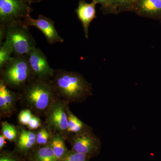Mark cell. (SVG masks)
Returning a JSON list of instances; mask_svg holds the SVG:
<instances>
[{"label": "cell", "mask_w": 161, "mask_h": 161, "mask_svg": "<svg viewBox=\"0 0 161 161\" xmlns=\"http://www.w3.org/2000/svg\"><path fill=\"white\" fill-rule=\"evenodd\" d=\"M59 98L68 103H80L92 95V85L78 72L55 69L51 79Z\"/></svg>", "instance_id": "cell-1"}, {"label": "cell", "mask_w": 161, "mask_h": 161, "mask_svg": "<svg viewBox=\"0 0 161 161\" xmlns=\"http://www.w3.org/2000/svg\"><path fill=\"white\" fill-rule=\"evenodd\" d=\"M20 92L22 104L38 116H45L59 98L51 79L34 78Z\"/></svg>", "instance_id": "cell-2"}, {"label": "cell", "mask_w": 161, "mask_h": 161, "mask_svg": "<svg viewBox=\"0 0 161 161\" xmlns=\"http://www.w3.org/2000/svg\"><path fill=\"white\" fill-rule=\"evenodd\" d=\"M35 78L28 54L13 56L0 70V80L9 88L16 92H21Z\"/></svg>", "instance_id": "cell-3"}, {"label": "cell", "mask_w": 161, "mask_h": 161, "mask_svg": "<svg viewBox=\"0 0 161 161\" xmlns=\"http://www.w3.org/2000/svg\"><path fill=\"white\" fill-rule=\"evenodd\" d=\"M5 26L6 35L4 41L11 47L14 56L28 54L36 47V40L30 32L28 26L24 25L21 20L14 21Z\"/></svg>", "instance_id": "cell-4"}, {"label": "cell", "mask_w": 161, "mask_h": 161, "mask_svg": "<svg viewBox=\"0 0 161 161\" xmlns=\"http://www.w3.org/2000/svg\"><path fill=\"white\" fill-rule=\"evenodd\" d=\"M69 104L63 99L58 98L53 103L45 115V126L52 134L59 133L65 138L69 135L68 108Z\"/></svg>", "instance_id": "cell-5"}, {"label": "cell", "mask_w": 161, "mask_h": 161, "mask_svg": "<svg viewBox=\"0 0 161 161\" xmlns=\"http://www.w3.org/2000/svg\"><path fill=\"white\" fill-rule=\"evenodd\" d=\"M71 150L84 154L91 159L100 154L102 142L93 130L81 134L69 133L66 137Z\"/></svg>", "instance_id": "cell-6"}, {"label": "cell", "mask_w": 161, "mask_h": 161, "mask_svg": "<svg viewBox=\"0 0 161 161\" xmlns=\"http://www.w3.org/2000/svg\"><path fill=\"white\" fill-rule=\"evenodd\" d=\"M32 9L21 0H0V25L23 20L30 14Z\"/></svg>", "instance_id": "cell-7"}, {"label": "cell", "mask_w": 161, "mask_h": 161, "mask_svg": "<svg viewBox=\"0 0 161 161\" xmlns=\"http://www.w3.org/2000/svg\"><path fill=\"white\" fill-rule=\"evenodd\" d=\"M25 26H35L41 31L46 38L48 44H55L57 43H62L64 40L58 34L55 26L54 22L51 19L42 14H40L37 19H32L28 15L24 19L21 20Z\"/></svg>", "instance_id": "cell-8"}, {"label": "cell", "mask_w": 161, "mask_h": 161, "mask_svg": "<svg viewBox=\"0 0 161 161\" xmlns=\"http://www.w3.org/2000/svg\"><path fill=\"white\" fill-rule=\"evenodd\" d=\"M28 55L30 65L36 78L45 79L53 78L55 69L50 66L46 55L40 48L36 47Z\"/></svg>", "instance_id": "cell-9"}, {"label": "cell", "mask_w": 161, "mask_h": 161, "mask_svg": "<svg viewBox=\"0 0 161 161\" xmlns=\"http://www.w3.org/2000/svg\"><path fill=\"white\" fill-rule=\"evenodd\" d=\"M20 92L9 88L0 80V115L1 118L9 117L16 111V105L19 100Z\"/></svg>", "instance_id": "cell-10"}, {"label": "cell", "mask_w": 161, "mask_h": 161, "mask_svg": "<svg viewBox=\"0 0 161 161\" xmlns=\"http://www.w3.org/2000/svg\"><path fill=\"white\" fill-rule=\"evenodd\" d=\"M18 131L17 138L14 142V151L26 160L31 153L36 147V132L23 128Z\"/></svg>", "instance_id": "cell-11"}, {"label": "cell", "mask_w": 161, "mask_h": 161, "mask_svg": "<svg viewBox=\"0 0 161 161\" xmlns=\"http://www.w3.org/2000/svg\"><path fill=\"white\" fill-rule=\"evenodd\" d=\"M97 3L94 1L90 3L80 0L78 3V8L75 9L78 19L80 20L83 26L85 36L89 38V28L91 23L96 18L95 7Z\"/></svg>", "instance_id": "cell-12"}, {"label": "cell", "mask_w": 161, "mask_h": 161, "mask_svg": "<svg viewBox=\"0 0 161 161\" xmlns=\"http://www.w3.org/2000/svg\"><path fill=\"white\" fill-rule=\"evenodd\" d=\"M132 9L144 17H161V0H136Z\"/></svg>", "instance_id": "cell-13"}, {"label": "cell", "mask_w": 161, "mask_h": 161, "mask_svg": "<svg viewBox=\"0 0 161 161\" xmlns=\"http://www.w3.org/2000/svg\"><path fill=\"white\" fill-rule=\"evenodd\" d=\"M26 161H59L55 156L50 144L36 147L29 154Z\"/></svg>", "instance_id": "cell-14"}, {"label": "cell", "mask_w": 161, "mask_h": 161, "mask_svg": "<svg viewBox=\"0 0 161 161\" xmlns=\"http://www.w3.org/2000/svg\"><path fill=\"white\" fill-rule=\"evenodd\" d=\"M65 141L66 139L63 135L59 133L52 134L50 145L59 161L63 160L70 151L65 146Z\"/></svg>", "instance_id": "cell-15"}, {"label": "cell", "mask_w": 161, "mask_h": 161, "mask_svg": "<svg viewBox=\"0 0 161 161\" xmlns=\"http://www.w3.org/2000/svg\"><path fill=\"white\" fill-rule=\"evenodd\" d=\"M67 112L68 120L69 134V133L81 134L93 130L92 127L80 120L74 115L70 109L69 107L68 108Z\"/></svg>", "instance_id": "cell-16"}, {"label": "cell", "mask_w": 161, "mask_h": 161, "mask_svg": "<svg viewBox=\"0 0 161 161\" xmlns=\"http://www.w3.org/2000/svg\"><path fill=\"white\" fill-rule=\"evenodd\" d=\"M134 0H109L103 11L110 13L118 14L125 10L132 9Z\"/></svg>", "instance_id": "cell-17"}, {"label": "cell", "mask_w": 161, "mask_h": 161, "mask_svg": "<svg viewBox=\"0 0 161 161\" xmlns=\"http://www.w3.org/2000/svg\"><path fill=\"white\" fill-rule=\"evenodd\" d=\"M52 133L43 125L39 128L36 132V147H42L47 146L50 143Z\"/></svg>", "instance_id": "cell-18"}, {"label": "cell", "mask_w": 161, "mask_h": 161, "mask_svg": "<svg viewBox=\"0 0 161 161\" xmlns=\"http://www.w3.org/2000/svg\"><path fill=\"white\" fill-rule=\"evenodd\" d=\"M19 131L13 125L7 122H2V133L6 140L10 142H14L17 138Z\"/></svg>", "instance_id": "cell-19"}, {"label": "cell", "mask_w": 161, "mask_h": 161, "mask_svg": "<svg viewBox=\"0 0 161 161\" xmlns=\"http://www.w3.org/2000/svg\"><path fill=\"white\" fill-rule=\"evenodd\" d=\"M0 70L3 68L12 57L13 52L11 47L6 41H4L0 45Z\"/></svg>", "instance_id": "cell-20"}, {"label": "cell", "mask_w": 161, "mask_h": 161, "mask_svg": "<svg viewBox=\"0 0 161 161\" xmlns=\"http://www.w3.org/2000/svg\"><path fill=\"white\" fill-rule=\"evenodd\" d=\"M0 161H26L24 158L13 151L2 150L0 153Z\"/></svg>", "instance_id": "cell-21"}, {"label": "cell", "mask_w": 161, "mask_h": 161, "mask_svg": "<svg viewBox=\"0 0 161 161\" xmlns=\"http://www.w3.org/2000/svg\"><path fill=\"white\" fill-rule=\"evenodd\" d=\"M90 159L84 154L71 150L66 156L61 161H90Z\"/></svg>", "instance_id": "cell-22"}, {"label": "cell", "mask_w": 161, "mask_h": 161, "mask_svg": "<svg viewBox=\"0 0 161 161\" xmlns=\"http://www.w3.org/2000/svg\"><path fill=\"white\" fill-rule=\"evenodd\" d=\"M33 114L31 110L26 108L21 111L18 116L19 122L22 125H27Z\"/></svg>", "instance_id": "cell-23"}, {"label": "cell", "mask_w": 161, "mask_h": 161, "mask_svg": "<svg viewBox=\"0 0 161 161\" xmlns=\"http://www.w3.org/2000/svg\"><path fill=\"white\" fill-rule=\"evenodd\" d=\"M42 126V121L39 116L37 115H33L26 126L28 130H34L39 129Z\"/></svg>", "instance_id": "cell-24"}, {"label": "cell", "mask_w": 161, "mask_h": 161, "mask_svg": "<svg viewBox=\"0 0 161 161\" xmlns=\"http://www.w3.org/2000/svg\"><path fill=\"white\" fill-rule=\"evenodd\" d=\"M93 1H95L97 4L98 3L100 4L101 5L102 8L103 10L105 9L109 2V0H93Z\"/></svg>", "instance_id": "cell-25"}, {"label": "cell", "mask_w": 161, "mask_h": 161, "mask_svg": "<svg viewBox=\"0 0 161 161\" xmlns=\"http://www.w3.org/2000/svg\"><path fill=\"white\" fill-rule=\"evenodd\" d=\"M6 139L5 138V136L3 135L2 133H1L0 135V150L2 151L3 150V148L5 147L6 145V142L5 140Z\"/></svg>", "instance_id": "cell-26"}, {"label": "cell", "mask_w": 161, "mask_h": 161, "mask_svg": "<svg viewBox=\"0 0 161 161\" xmlns=\"http://www.w3.org/2000/svg\"><path fill=\"white\" fill-rule=\"evenodd\" d=\"M23 3L31 6L32 3H38L41 2L42 0H21Z\"/></svg>", "instance_id": "cell-27"}, {"label": "cell", "mask_w": 161, "mask_h": 161, "mask_svg": "<svg viewBox=\"0 0 161 161\" xmlns=\"http://www.w3.org/2000/svg\"><path fill=\"white\" fill-rule=\"evenodd\" d=\"M136 0H134V3H135V2H136Z\"/></svg>", "instance_id": "cell-28"}]
</instances>
